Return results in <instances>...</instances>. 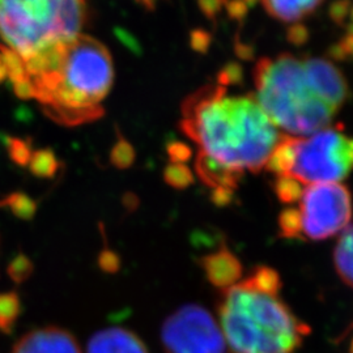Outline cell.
I'll return each instance as SVG.
<instances>
[{"instance_id":"1","label":"cell","mask_w":353,"mask_h":353,"mask_svg":"<svg viewBox=\"0 0 353 353\" xmlns=\"http://www.w3.org/2000/svg\"><path fill=\"white\" fill-rule=\"evenodd\" d=\"M181 128L201 153L241 174L265 168L283 138L254 94L228 96L220 84L183 101Z\"/></svg>"},{"instance_id":"2","label":"cell","mask_w":353,"mask_h":353,"mask_svg":"<svg viewBox=\"0 0 353 353\" xmlns=\"http://www.w3.org/2000/svg\"><path fill=\"white\" fill-rule=\"evenodd\" d=\"M254 84L267 117L290 137L325 130L348 99L345 77L334 64L288 52L258 61Z\"/></svg>"},{"instance_id":"3","label":"cell","mask_w":353,"mask_h":353,"mask_svg":"<svg viewBox=\"0 0 353 353\" xmlns=\"http://www.w3.org/2000/svg\"><path fill=\"white\" fill-rule=\"evenodd\" d=\"M281 280L270 267H256L233 287L221 290L219 316L232 353H293L310 332L279 292Z\"/></svg>"},{"instance_id":"4","label":"cell","mask_w":353,"mask_h":353,"mask_svg":"<svg viewBox=\"0 0 353 353\" xmlns=\"http://www.w3.org/2000/svg\"><path fill=\"white\" fill-rule=\"evenodd\" d=\"M32 99L64 126L96 121L114 80L112 55L100 41L80 34L65 45L58 64L48 72L26 79Z\"/></svg>"},{"instance_id":"5","label":"cell","mask_w":353,"mask_h":353,"mask_svg":"<svg viewBox=\"0 0 353 353\" xmlns=\"http://www.w3.org/2000/svg\"><path fill=\"white\" fill-rule=\"evenodd\" d=\"M87 0H0V38L21 61L80 36Z\"/></svg>"},{"instance_id":"6","label":"cell","mask_w":353,"mask_h":353,"mask_svg":"<svg viewBox=\"0 0 353 353\" xmlns=\"http://www.w3.org/2000/svg\"><path fill=\"white\" fill-rule=\"evenodd\" d=\"M265 168L303 186L338 183L353 172V138L331 128L307 137L283 135Z\"/></svg>"},{"instance_id":"7","label":"cell","mask_w":353,"mask_h":353,"mask_svg":"<svg viewBox=\"0 0 353 353\" xmlns=\"http://www.w3.org/2000/svg\"><path fill=\"white\" fill-rule=\"evenodd\" d=\"M352 217V199L341 183L305 186L297 202L279 217L285 239L325 240L343 232Z\"/></svg>"},{"instance_id":"8","label":"cell","mask_w":353,"mask_h":353,"mask_svg":"<svg viewBox=\"0 0 353 353\" xmlns=\"http://www.w3.org/2000/svg\"><path fill=\"white\" fill-rule=\"evenodd\" d=\"M165 353H227V341L212 314L199 305H185L161 327Z\"/></svg>"},{"instance_id":"9","label":"cell","mask_w":353,"mask_h":353,"mask_svg":"<svg viewBox=\"0 0 353 353\" xmlns=\"http://www.w3.org/2000/svg\"><path fill=\"white\" fill-rule=\"evenodd\" d=\"M12 353H81L75 336L59 327L28 332L13 347Z\"/></svg>"},{"instance_id":"10","label":"cell","mask_w":353,"mask_h":353,"mask_svg":"<svg viewBox=\"0 0 353 353\" xmlns=\"http://www.w3.org/2000/svg\"><path fill=\"white\" fill-rule=\"evenodd\" d=\"M201 265L205 278L217 290H228L242 278L243 268L240 259L225 245L202 256Z\"/></svg>"},{"instance_id":"11","label":"cell","mask_w":353,"mask_h":353,"mask_svg":"<svg viewBox=\"0 0 353 353\" xmlns=\"http://www.w3.org/2000/svg\"><path fill=\"white\" fill-rule=\"evenodd\" d=\"M87 353H148V350L132 331L114 327L96 332L89 341Z\"/></svg>"},{"instance_id":"12","label":"cell","mask_w":353,"mask_h":353,"mask_svg":"<svg viewBox=\"0 0 353 353\" xmlns=\"http://www.w3.org/2000/svg\"><path fill=\"white\" fill-rule=\"evenodd\" d=\"M195 170L199 178L202 179L203 183L214 189V191L216 190L234 191L242 178V174L239 172L216 163L211 157L203 154L201 152L196 157Z\"/></svg>"},{"instance_id":"13","label":"cell","mask_w":353,"mask_h":353,"mask_svg":"<svg viewBox=\"0 0 353 353\" xmlns=\"http://www.w3.org/2000/svg\"><path fill=\"white\" fill-rule=\"evenodd\" d=\"M323 0H262L265 11L283 23L300 21L314 12Z\"/></svg>"},{"instance_id":"14","label":"cell","mask_w":353,"mask_h":353,"mask_svg":"<svg viewBox=\"0 0 353 353\" xmlns=\"http://www.w3.org/2000/svg\"><path fill=\"white\" fill-rule=\"evenodd\" d=\"M335 265L341 278L353 288V227L341 233L335 249Z\"/></svg>"},{"instance_id":"15","label":"cell","mask_w":353,"mask_h":353,"mask_svg":"<svg viewBox=\"0 0 353 353\" xmlns=\"http://www.w3.org/2000/svg\"><path fill=\"white\" fill-rule=\"evenodd\" d=\"M165 182L176 190L186 189L194 181L191 169L186 164L170 163L165 168Z\"/></svg>"},{"instance_id":"16","label":"cell","mask_w":353,"mask_h":353,"mask_svg":"<svg viewBox=\"0 0 353 353\" xmlns=\"http://www.w3.org/2000/svg\"><path fill=\"white\" fill-rule=\"evenodd\" d=\"M305 186L290 176H276L275 194L284 204H294L300 198Z\"/></svg>"},{"instance_id":"17","label":"cell","mask_w":353,"mask_h":353,"mask_svg":"<svg viewBox=\"0 0 353 353\" xmlns=\"http://www.w3.org/2000/svg\"><path fill=\"white\" fill-rule=\"evenodd\" d=\"M20 313V303L16 294H6L0 297V328L10 331Z\"/></svg>"},{"instance_id":"18","label":"cell","mask_w":353,"mask_h":353,"mask_svg":"<svg viewBox=\"0 0 353 353\" xmlns=\"http://www.w3.org/2000/svg\"><path fill=\"white\" fill-rule=\"evenodd\" d=\"M110 161L118 169H127L135 161V151L132 145L121 135L110 153Z\"/></svg>"},{"instance_id":"19","label":"cell","mask_w":353,"mask_h":353,"mask_svg":"<svg viewBox=\"0 0 353 353\" xmlns=\"http://www.w3.org/2000/svg\"><path fill=\"white\" fill-rule=\"evenodd\" d=\"M57 159L55 154L50 151L38 152L34 161H33V170L39 176H52L57 172Z\"/></svg>"},{"instance_id":"20","label":"cell","mask_w":353,"mask_h":353,"mask_svg":"<svg viewBox=\"0 0 353 353\" xmlns=\"http://www.w3.org/2000/svg\"><path fill=\"white\" fill-rule=\"evenodd\" d=\"M242 79V68L241 65L236 63L229 64L221 70L219 74V84L220 85H230V84H237L240 83Z\"/></svg>"},{"instance_id":"21","label":"cell","mask_w":353,"mask_h":353,"mask_svg":"<svg viewBox=\"0 0 353 353\" xmlns=\"http://www.w3.org/2000/svg\"><path fill=\"white\" fill-rule=\"evenodd\" d=\"M168 154L170 157V163L185 164L191 157V150L183 143H170L168 145Z\"/></svg>"},{"instance_id":"22","label":"cell","mask_w":353,"mask_h":353,"mask_svg":"<svg viewBox=\"0 0 353 353\" xmlns=\"http://www.w3.org/2000/svg\"><path fill=\"white\" fill-rule=\"evenodd\" d=\"M198 4L207 19L214 20L223 7L227 6L228 0H198Z\"/></svg>"},{"instance_id":"23","label":"cell","mask_w":353,"mask_h":353,"mask_svg":"<svg viewBox=\"0 0 353 353\" xmlns=\"http://www.w3.org/2000/svg\"><path fill=\"white\" fill-rule=\"evenodd\" d=\"M350 6L351 4L348 0L334 1L330 7V17L332 19V21L341 26L350 13Z\"/></svg>"},{"instance_id":"24","label":"cell","mask_w":353,"mask_h":353,"mask_svg":"<svg viewBox=\"0 0 353 353\" xmlns=\"http://www.w3.org/2000/svg\"><path fill=\"white\" fill-rule=\"evenodd\" d=\"M287 39L292 45L303 46L309 39V30L303 24H294L287 30Z\"/></svg>"},{"instance_id":"25","label":"cell","mask_w":353,"mask_h":353,"mask_svg":"<svg viewBox=\"0 0 353 353\" xmlns=\"http://www.w3.org/2000/svg\"><path fill=\"white\" fill-rule=\"evenodd\" d=\"M211 45V36L204 30H194L191 33V48L199 52H205Z\"/></svg>"},{"instance_id":"26","label":"cell","mask_w":353,"mask_h":353,"mask_svg":"<svg viewBox=\"0 0 353 353\" xmlns=\"http://www.w3.org/2000/svg\"><path fill=\"white\" fill-rule=\"evenodd\" d=\"M227 8L229 16L233 19H239V20H242L248 11V6L243 3V0L228 1Z\"/></svg>"},{"instance_id":"27","label":"cell","mask_w":353,"mask_h":353,"mask_svg":"<svg viewBox=\"0 0 353 353\" xmlns=\"http://www.w3.org/2000/svg\"><path fill=\"white\" fill-rule=\"evenodd\" d=\"M100 265L106 272H114L118 270V265H119L118 256L112 252H102L100 256Z\"/></svg>"},{"instance_id":"28","label":"cell","mask_w":353,"mask_h":353,"mask_svg":"<svg viewBox=\"0 0 353 353\" xmlns=\"http://www.w3.org/2000/svg\"><path fill=\"white\" fill-rule=\"evenodd\" d=\"M328 54H330L331 58L338 59V61H344V59L347 58V52L343 49V46H341V43L331 46L330 50H328Z\"/></svg>"},{"instance_id":"29","label":"cell","mask_w":353,"mask_h":353,"mask_svg":"<svg viewBox=\"0 0 353 353\" xmlns=\"http://www.w3.org/2000/svg\"><path fill=\"white\" fill-rule=\"evenodd\" d=\"M137 1L140 3L143 7H145L147 10H153L160 0H137Z\"/></svg>"},{"instance_id":"30","label":"cell","mask_w":353,"mask_h":353,"mask_svg":"<svg viewBox=\"0 0 353 353\" xmlns=\"http://www.w3.org/2000/svg\"><path fill=\"white\" fill-rule=\"evenodd\" d=\"M6 80V71H4V65H3V58L0 54V81Z\"/></svg>"},{"instance_id":"31","label":"cell","mask_w":353,"mask_h":353,"mask_svg":"<svg viewBox=\"0 0 353 353\" xmlns=\"http://www.w3.org/2000/svg\"><path fill=\"white\" fill-rule=\"evenodd\" d=\"M256 1H258V0H243V3L248 6V8H249V7H254V6L256 4Z\"/></svg>"},{"instance_id":"32","label":"cell","mask_w":353,"mask_h":353,"mask_svg":"<svg viewBox=\"0 0 353 353\" xmlns=\"http://www.w3.org/2000/svg\"><path fill=\"white\" fill-rule=\"evenodd\" d=\"M347 34H350V36H353V24H350L348 28H347Z\"/></svg>"},{"instance_id":"33","label":"cell","mask_w":353,"mask_h":353,"mask_svg":"<svg viewBox=\"0 0 353 353\" xmlns=\"http://www.w3.org/2000/svg\"><path fill=\"white\" fill-rule=\"evenodd\" d=\"M351 19H352V21H353V8H352V11H351ZM353 24V23H352Z\"/></svg>"}]
</instances>
